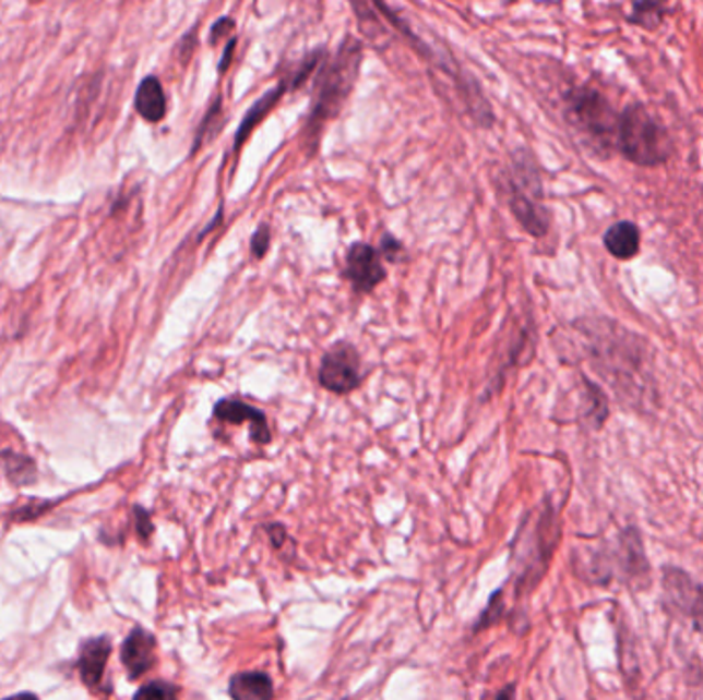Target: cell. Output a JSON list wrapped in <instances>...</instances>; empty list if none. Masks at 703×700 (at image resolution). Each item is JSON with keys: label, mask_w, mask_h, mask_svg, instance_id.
<instances>
[{"label": "cell", "mask_w": 703, "mask_h": 700, "mask_svg": "<svg viewBox=\"0 0 703 700\" xmlns=\"http://www.w3.org/2000/svg\"><path fill=\"white\" fill-rule=\"evenodd\" d=\"M362 62V46L358 39H344L339 50L332 60H321L317 74L315 95L309 120L302 128V146L309 155H315L321 141V132L327 122L342 111L344 104L350 97L354 83L360 72Z\"/></svg>", "instance_id": "obj_1"}, {"label": "cell", "mask_w": 703, "mask_h": 700, "mask_svg": "<svg viewBox=\"0 0 703 700\" xmlns=\"http://www.w3.org/2000/svg\"><path fill=\"white\" fill-rule=\"evenodd\" d=\"M616 142L623 157L642 167L663 165L672 153L667 128L640 104L625 107L617 122Z\"/></svg>", "instance_id": "obj_2"}, {"label": "cell", "mask_w": 703, "mask_h": 700, "mask_svg": "<svg viewBox=\"0 0 703 700\" xmlns=\"http://www.w3.org/2000/svg\"><path fill=\"white\" fill-rule=\"evenodd\" d=\"M565 116L570 123L593 141H616L617 120L609 101L591 87L570 90L565 95Z\"/></svg>", "instance_id": "obj_3"}, {"label": "cell", "mask_w": 703, "mask_h": 700, "mask_svg": "<svg viewBox=\"0 0 703 700\" xmlns=\"http://www.w3.org/2000/svg\"><path fill=\"white\" fill-rule=\"evenodd\" d=\"M360 355L354 346L344 341L323 355L319 366V383L323 388L346 395L360 385Z\"/></svg>", "instance_id": "obj_4"}, {"label": "cell", "mask_w": 703, "mask_h": 700, "mask_svg": "<svg viewBox=\"0 0 703 700\" xmlns=\"http://www.w3.org/2000/svg\"><path fill=\"white\" fill-rule=\"evenodd\" d=\"M665 602L668 611L687 618L695 629L703 630V583H698L681 569L665 571Z\"/></svg>", "instance_id": "obj_5"}, {"label": "cell", "mask_w": 703, "mask_h": 700, "mask_svg": "<svg viewBox=\"0 0 703 700\" xmlns=\"http://www.w3.org/2000/svg\"><path fill=\"white\" fill-rule=\"evenodd\" d=\"M385 267L377 249L367 243H354L346 255V278L356 292H370L385 280Z\"/></svg>", "instance_id": "obj_6"}, {"label": "cell", "mask_w": 703, "mask_h": 700, "mask_svg": "<svg viewBox=\"0 0 703 700\" xmlns=\"http://www.w3.org/2000/svg\"><path fill=\"white\" fill-rule=\"evenodd\" d=\"M541 195L544 193L531 192L516 183H512V190H510V210L533 237H544L549 228V214L539 204Z\"/></svg>", "instance_id": "obj_7"}, {"label": "cell", "mask_w": 703, "mask_h": 700, "mask_svg": "<svg viewBox=\"0 0 703 700\" xmlns=\"http://www.w3.org/2000/svg\"><path fill=\"white\" fill-rule=\"evenodd\" d=\"M155 649L157 641L148 630L134 629L128 635L122 645V662L132 680L141 678L142 674H146L153 667L157 660Z\"/></svg>", "instance_id": "obj_8"}, {"label": "cell", "mask_w": 703, "mask_h": 700, "mask_svg": "<svg viewBox=\"0 0 703 700\" xmlns=\"http://www.w3.org/2000/svg\"><path fill=\"white\" fill-rule=\"evenodd\" d=\"M214 418L218 421H225V423H235V425H241V423H249L251 425V439H255L258 444H267L270 442V427L265 423V415L251 407V405L243 403V401H237V399H223L218 401L216 407H214Z\"/></svg>", "instance_id": "obj_9"}, {"label": "cell", "mask_w": 703, "mask_h": 700, "mask_svg": "<svg viewBox=\"0 0 703 700\" xmlns=\"http://www.w3.org/2000/svg\"><path fill=\"white\" fill-rule=\"evenodd\" d=\"M109 653H111V643L107 637H95L83 641L81 655H79V674L88 688H99Z\"/></svg>", "instance_id": "obj_10"}, {"label": "cell", "mask_w": 703, "mask_h": 700, "mask_svg": "<svg viewBox=\"0 0 703 700\" xmlns=\"http://www.w3.org/2000/svg\"><path fill=\"white\" fill-rule=\"evenodd\" d=\"M286 90H288V83H286V81H282L278 87L267 90L264 97H262L255 106L251 107V109L247 111V116L243 118V122H241V128L237 130L235 144H233V153H235V157H239V153H241L243 144H246L247 138H249V134H253V130H255L260 123L264 122L265 116L276 107V104L281 101V97L286 93Z\"/></svg>", "instance_id": "obj_11"}, {"label": "cell", "mask_w": 703, "mask_h": 700, "mask_svg": "<svg viewBox=\"0 0 703 700\" xmlns=\"http://www.w3.org/2000/svg\"><path fill=\"white\" fill-rule=\"evenodd\" d=\"M136 111L146 122L157 123L167 116V97L160 81L155 76H146L136 90Z\"/></svg>", "instance_id": "obj_12"}, {"label": "cell", "mask_w": 703, "mask_h": 700, "mask_svg": "<svg viewBox=\"0 0 703 700\" xmlns=\"http://www.w3.org/2000/svg\"><path fill=\"white\" fill-rule=\"evenodd\" d=\"M229 695L237 700H270L274 686L262 672H243L230 678Z\"/></svg>", "instance_id": "obj_13"}, {"label": "cell", "mask_w": 703, "mask_h": 700, "mask_svg": "<svg viewBox=\"0 0 703 700\" xmlns=\"http://www.w3.org/2000/svg\"><path fill=\"white\" fill-rule=\"evenodd\" d=\"M605 246L617 260H632L640 251V228L633 222H617L605 232Z\"/></svg>", "instance_id": "obj_14"}, {"label": "cell", "mask_w": 703, "mask_h": 700, "mask_svg": "<svg viewBox=\"0 0 703 700\" xmlns=\"http://www.w3.org/2000/svg\"><path fill=\"white\" fill-rule=\"evenodd\" d=\"M0 464H2L4 473H7L9 481L15 487H27V485H32L37 481L36 462L29 456L2 450L0 452Z\"/></svg>", "instance_id": "obj_15"}, {"label": "cell", "mask_w": 703, "mask_h": 700, "mask_svg": "<svg viewBox=\"0 0 703 700\" xmlns=\"http://www.w3.org/2000/svg\"><path fill=\"white\" fill-rule=\"evenodd\" d=\"M221 118H223V99H214V104H212L211 109H208V113H206L204 122H202V125L198 128L194 148H192L194 153H198V150L202 148V144L211 142L212 138L216 136V132L223 128Z\"/></svg>", "instance_id": "obj_16"}, {"label": "cell", "mask_w": 703, "mask_h": 700, "mask_svg": "<svg viewBox=\"0 0 703 700\" xmlns=\"http://www.w3.org/2000/svg\"><path fill=\"white\" fill-rule=\"evenodd\" d=\"M665 0H638L633 7V15L630 21L640 23L644 27H656L663 17Z\"/></svg>", "instance_id": "obj_17"}, {"label": "cell", "mask_w": 703, "mask_h": 700, "mask_svg": "<svg viewBox=\"0 0 703 700\" xmlns=\"http://www.w3.org/2000/svg\"><path fill=\"white\" fill-rule=\"evenodd\" d=\"M176 686L167 683L146 684L136 692V699H176Z\"/></svg>", "instance_id": "obj_18"}, {"label": "cell", "mask_w": 703, "mask_h": 700, "mask_svg": "<svg viewBox=\"0 0 703 700\" xmlns=\"http://www.w3.org/2000/svg\"><path fill=\"white\" fill-rule=\"evenodd\" d=\"M267 249H270V228L262 225V227L258 228V232L253 234V239H251V253L258 260H262L267 253Z\"/></svg>", "instance_id": "obj_19"}, {"label": "cell", "mask_w": 703, "mask_h": 700, "mask_svg": "<svg viewBox=\"0 0 703 700\" xmlns=\"http://www.w3.org/2000/svg\"><path fill=\"white\" fill-rule=\"evenodd\" d=\"M233 29H235V21H233V19L223 17L221 19V21H216L211 32L212 46H214V44H218V39H223V37L227 36V34H230Z\"/></svg>", "instance_id": "obj_20"}, {"label": "cell", "mask_w": 703, "mask_h": 700, "mask_svg": "<svg viewBox=\"0 0 703 700\" xmlns=\"http://www.w3.org/2000/svg\"><path fill=\"white\" fill-rule=\"evenodd\" d=\"M136 514V528H139V534H141L142 541H146L151 534H153V522H151V516L144 511L142 508L134 509Z\"/></svg>", "instance_id": "obj_21"}, {"label": "cell", "mask_w": 703, "mask_h": 700, "mask_svg": "<svg viewBox=\"0 0 703 700\" xmlns=\"http://www.w3.org/2000/svg\"><path fill=\"white\" fill-rule=\"evenodd\" d=\"M402 243L400 241H395L391 234H385L383 237V243H381V251H383V255L388 257L389 262H395L397 260V255L402 253Z\"/></svg>", "instance_id": "obj_22"}, {"label": "cell", "mask_w": 703, "mask_h": 700, "mask_svg": "<svg viewBox=\"0 0 703 700\" xmlns=\"http://www.w3.org/2000/svg\"><path fill=\"white\" fill-rule=\"evenodd\" d=\"M235 44H237V39L233 37L229 44H227V48H225V58H223V62L218 64V71L225 72L227 71V69H229L230 58H233V50H235Z\"/></svg>", "instance_id": "obj_23"}]
</instances>
